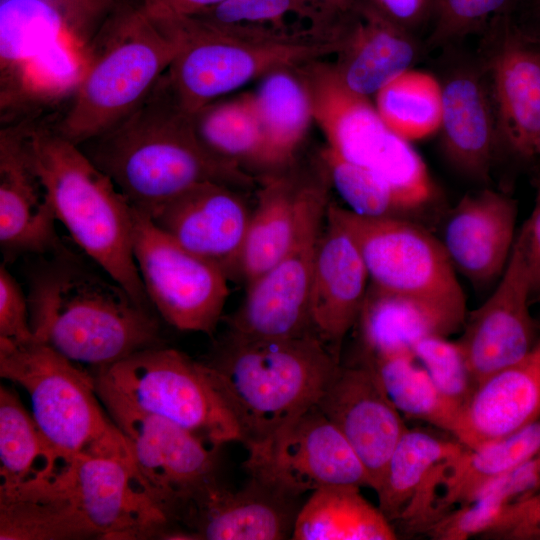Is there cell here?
<instances>
[{
  "label": "cell",
  "instance_id": "cell-1",
  "mask_svg": "<svg viewBox=\"0 0 540 540\" xmlns=\"http://www.w3.org/2000/svg\"><path fill=\"white\" fill-rule=\"evenodd\" d=\"M27 285L35 339L76 364L94 371L163 345L158 314L66 247L39 256Z\"/></svg>",
  "mask_w": 540,
  "mask_h": 540
},
{
  "label": "cell",
  "instance_id": "cell-2",
  "mask_svg": "<svg viewBox=\"0 0 540 540\" xmlns=\"http://www.w3.org/2000/svg\"><path fill=\"white\" fill-rule=\"evenodd\" d=\"M130 205L149 217L204 182L245 188L254 179L213 157L200 143L191 115L174 101L162 77L127 118L80 145Z\"/></svg>",
  "mask_w": 540,
  "mask_h": 540
},
{
  "label": "cell",
  "instance_id": "cell-3",
  "mask_svg": "<svg viewBox=\"0 0 540 540\" xmlns=\"http://www.w3.org/2000/svg\"><path fill=\"white\" fill-rule=\"evenodd\" d=\"M87 56L71 100L52 127L76 145L132 114L169 68L181 45L168 20L122 0L85 44Z\"/></svg>",
  "mask_w": 540,
  "mask_h": 540
},
{
  "label": "cell",
  "instance_id": "cell-4",
  "mask_svg": "<svg viewBox=\"0 0 540 540\" xmlns=\"http://www.w3.org/2000/svg\"><path fill=\"white\" fill-rule=\"evenodd\" d=\"M340 362L312 334L247 339L227 333L205 363L248 449L315 405Z\"/></svg>",
  "mask_w": 540,
  "mask_h": 540
},
{
  "label": "cell",
  "instance_id": "cell-5",
  "mask_svg": "<svg viewBox=\"0 0 540 540\" xmlns=\"http://www.w3.org/2000/svg\"><path fill=\"white\" fill-rule=\"evenodd\" d=\"M24 122L36 169L57 220L92 262L137 303L155 311L133 255L128 200L78 145L51 124Z\"/></svg>",
  "mask_w": 540,
  "mask_h": 540
},
{
  "label": "cell",
  "instance_id": "cell-6",
  "mask_svg": "<svg viewBox=\"0 0 540 540\" xmlns=\"http://www.w3.org/2000/svg\"><path fill=\"white\" fill-rule=\"evenodd\" d=\"M169 21L176 27L181 45L162 80L189 115L276 69L296 68L339 50L337 39L312 31L231 28L196 17Z\"/></svg>",
  "mask_w": 540,
  "mask_h": 540
},
{
  "label": "cell",
  "instance_id": "cell-7",
  "mask_svg": "<svg viewBox=\"0 0 540 540\" xmlns=\"http://www.w3.org/2000/svg\"><path fill=\"white\" fill-rule=\"evenodd\" d=\"M0 376L26 391L33 419L64 458L133 461L124 435L101 408L92 373L49 345L0 338Z\"/></svg>",
  "mask_w": 540,
  "mask_h": 540
},
{
  "label": "cell",
  "instance_id": "cell-8",
  "mask_svg": "<svg viewBox=\"0 0 540 540\" xmlns=\"http://www.w3.org/2000/svg\"><path fill=\"white\" fill-rule=\"evenodd\" d=\"M98 396L168 420L210 446L241 442L237 421L205 362L164 347L92 372Z\"/></svg>",
  "mask_w": 540,
  "mask_h": 540
},
{
  "label": "cell",
  "instance_id": "cell-9",
  "mask_svg": "<svg viewBox=\"0 0 540 540\" xmlns=\"http://www.w3.org/2000/svg\"><path fill=\"white\" fill-rule=\"evenodd\" d=\"M309 91L314 122L329 149L388 184L407 212L426 204L434 187L422 157L382 120L370 98L348 89L333 65L319 60L297 67Z\"/></svg>",
  "mask_w": 540,
  "mask_h": 540
},
{
  "label": "cell",
  "instance_id": "cell-10",
  "mask_svg": "<svg viewBox=\"0 0 540 540\" xmlns=\"http://www.w3.org/2000/svg\"><path fill=\"white\" fill-rule=\"evenodd\" d=\"M327 216L353 238L370 285L428 303L465 323L466 298L441 240L399 216H362L330 202Z\"/></svg>",
  "mask_w": 540,
  "mask_h": 540
},
{
  "label": "cell",
  "instance_id": "cell-11",
  "mask_svg": "<svg viewBox=\"0 0 540 540\" xmlns=\"http://www.w3.org/2000/svg\"><path fill=\"white\" fill-rule=\"evenodd\" d=\"M325 178L302 182L295 236L288 252L267 272L247 284L238 310L228 319V333L247 339H281L313 334L310 290L318 242L325 221Z\"/></svg>",
  "mask_w": 540,
  "mask_h": 540
},
{
  "label": "cell",
  "instance_id": "cell-12",
  "mask_svg": "<svg viewBox=\"0 0 540 540\" xmlns=\"http://www.w3.org/2000/svg\"><path fill=\"white\" fill-rule=\"evenodd\" d=\"M132 218L134 259L157 314L178 330L212 335L229 295L225 272L187 250L133 207Z\"/></svg>",
  "mask_w": 540,
  "mask_h": 540
},
{
  "label": "cell",
  "instance_id": "cell-13",
  "mask_svg": "<svg viewBox=\"0 0 540 540\" xmlns=\"http://www.w3.org/2000/svg\"><path fill=\"white\" fill-rule=\"evenodd\" d=\"M247 451L249 477L293 498L329 486L371 488L363 464L316 404Z\"/></svg>",
  "mask_w": 540,
  "mask_h": 540
},
{
  "label": "cell",
  "instance_id": "cell-14",
  "mask_svg": "<svg viewBox=\"0 0 540 540\" xmlns=\"http://www.w3.org/2000/svg\"><path fill=\"white\" fill-rule=\"evenodd\" d=\"M481 71L492 97L500 141L521 157L536 154L540 131V29L508 12L484 31Z\"/></svg>",
  "mask_w": 540,
  "mask_h": 540
},
{
  "label": "cell",
  "instance_id": "cell-15",
  "mask_svg": "<svg viewBox=\"0 0 540 540\" xmlns=\"http://www.w3.org/2000/svg\"><path fill=\"white\" fill-rule=\"evenodd\" d=\"M58 478L98 539H164L171 530L133 461L76 456Z\"/></svg>",
  "mask_w": 540,
  "mask_h": 540
},
{
  "label": "cell",
  "instance_id": "cell-16",
  "mask_svg": "<svg viewBox=\"0 0 540 540\" xmlns=\"http://www.w3.org/2000/svg\"><path fill=\"white\" fill-rule=\"evenodd\" d=\"M99 398L124 435L137 471L168 521L182 498L217 478L219 448L168 420L114 398Z\"/></svg>",
  "mask_w": 540,
  "mask_h": 540
},
{
  "label": "cell",
  "instance_id": "cell-17",
  "mask_svg": "<svg viewBox=\"0 0 540 540\" xmlns=\"http://www.w3.org/2000/svg\"><path fill=\"white\" fill-rule=\"evenodd\" d=\"M298 500L251 477L237 491L216 478L182 498L172 509L169 523L181 539H288L302 505Z\"/></svg>",
  "mask_w": 540,
  "mask_h": 540
},
{
  "label": "cell",
  "instance_id": "cell-18",
  "mask_svg": "<svg viewBox=\"0 0 540 540\" xmlns=\"http://www.w3.org/2000/svg\"><path fill=\"white\" fill-rule=\"evenodd\" d=\"M316 405L347 440L376 491L408 427L370 365L358 356L350 363L340 362Z\"/></svg>",
  "mask_w": 540,
  "mask_h": 540
},
{
  "label": "cell",
  "instance_id": "cell-19",
  "mask_svg": "<svg viewBox=\"0 0 540 540\" xmlns=\"http://www.w3.org/2000/svg\"><path fill=\"white\" fill-rule=\"evenodd\" d=\"M56 214L36 169L26 124L0 130V248L7 264L22 255H47L65 246Z\"/></svg>",
  "mask_w": 540,
  "mask_h": 540
},
{
  "label": "cell",
  "instance_id": "cell-20",
  "mask_svg": "<svg viewBox=\"0 0 540 540\" xmlns=\"http://www.w3.org/2000/svg\"><path fill=\"white\" fill-rule=\"evenodd\" d=\"M530 303L528 273L515 239L495 290L466 316L463 334L457 340L476 385L488 375L518 362L536 345Z\"/></svg>",
  "mask_w": 540,
  "mask_h": 540
},
{
  "label": "cell",
  "instance_id": "cell-21",
  "mask_svg": "<svg viewBox=\"0 0 540 540\" xmlns=\"http://www.w3.org/2000/svg\"><path fill=\"white\" fill-rule=\"evenodd\" d=\"M465 448L454 437L407 428L375 491L387 519L408 531L424 533L440 517L438 500L446 469Z\"/></svg>",
  "mask_w": 540,
  "mask_h": 540
},
{
  "label": "cell",
  "instance_id": "cell-22",
  "mask_svg": "<svg viewBox=\"0 0 540 540\" xmlns=\"http://www.w3.org/2000/svg\"><path fill=\"white\" fill-rule=\"evenodd\" d=\"M239 188L204 182L150 216L163 232L192 253L234 276L251 212Z\"/></svg>",
  "mask_w": 540,
  "mask_h": 540
},
{
  "label": "cell",
  "instance_id": "cell-23",
  "mask_svg": "<svg viewBox=\"0 0 540 540\" xmlns=\"http://www.w3.org/2000/svg\"><path fill=\"white\" fill-rule=\"evenodd\" d=\"M326 222L313 269L310 322L313 334L340 362L343 341L359 318L369 275L350 234L327 213Z\"/></svg>",
  "mask_w": 540,
  "mask_h": 540
},
{
  "label": "cell",
  "instance_id": "cell-24",
  "mask_svg": "<svg viewBox=\"0 0 540 540\" xmlns=\"http://www.w3.org/2000/svg\"><path fill=\"white\" fill-rule=\"evenodd\" d=\"M516 217V202L495 190L462 197L441 240L454 269L478 287L500 278L514 246Z\"/></svg>",
  "mask_w": 540,
  "mask_h": 540
},
{
  "label": "cell",
  "instance_id": "cell-25",
  "mask_svg": "<svg viewBox=\"0 0 540 540\" xmlns=\"http://www.w3.org/2000/svg\"><path fill=\"white\" fill-rule=\"evenodd\" d=\"M337 60L332 63L351 91L370 97L417 59L418 45L410 30L393 22L368 0H357L338 25Z\"/></svg>",
  "mask_w": 540,
  "mask_h": 540
},
{
  "label": "cell",
  "instance_id": "cell-26",
  "mask_svg": "<svg viewBox=\"0 0 540 540\" xmlns=\"http://www.w3.org/2000/svg\"><path fill=\"white\" fill-rule=\"evenodd\" d=\"M540 418V341L521 360L481 380L459 410L452 437L472 449Z\"/></svg>",
  "mask_w": 540,
  "mask_h": 540
},
{
  "label": "cell",
  "instance_id": "cell-27",
  "mask_svg": "<svg viewBox=\"0 0 540 540\" xmlns=\"http://www.w3.org/2000/svg\"><path fill=\"white\" fill-rule=\"evenodd\" d=\"M442 91L439 132L447 160L472 180H488L500 136L483 72L459 68L442 83Z\"/></svg>",
  "mask_w": 540,
  "mask_h": 540
},
{
  "label": "cell",
  "instance_id": "cell-28",
  "mask_svg": "<svg viewBox=\"0 0 540 540\" xmlns=\"http://www.w3.org/2000/svg\"><path fill=\"white\" fill-rule=\"evenodd\" d=\"M463 325V321L438 307L369 284L355 327L359 352L378 355L412 352L418 340L448 337Z\"/></svg>",
  "mask_w": 540,
  "mask_h": 540
},
{
  "label": "cell",
  "instance_id": "cell-29",
  "mask_svg": "<svg viewBox=\"0 0 540 540\" xmlns=\"http://www.w3.org/2000/svg\"><path fill=\"white\" fill-rule=\"evenodd\" d=\"M97 534L61 484L58 474L36 483L0 488L1 540H78Z\"/></svg>",
  "mask_w": 540,
  "mask_h": 540
},
{
  "label": "cell",
  "instance_id": "cell-30",
  "mask_svg": "<svg viewBox=\"0 0 540 540\" xmlns=\"http://www.w3.org/2000/svg\"><path fill=\"white\" fill-rule=\"evenodd\" d=\"M301 184L281 174L263 179L234 273L246 284L267 272L290 249Z\"/></svg>",
  "mask_w": 540,
  "mask_h": 540
},
{
  "label": "cell",
  "instance_id": "cell-31",
  "mask_svg": "<svg viewBox=\"0 0 540 540\" xmlns=\"http://www.w3.org/2000/svg\"><path fill=\"white\" fill-rule=\"evenodd\" d=\"M359 486L337 485L318 489L301 505L294 540H394V525L371 504Z\"/></svg>",
  "mask_w": 540,
  "mask_h": 540
},
{
  "label": "cell",
  "instance_id": "cell-32",
  "mask_svg": "<svg viewBox=\"0 0 540 540\" xmlns=\"http://www.w3.org/2000/svg\"><path fill=\"white\" fill-rule=\"evenodd\" d=\"M263 131L268 168L290 163L314 122L307 86L296 68L276 69L253 93Z\"/></svg>",
  "mask_w": 540,
  "mask_h": 540
},
{
  "label": "cell",
  "instance_id": "cell-33",
  "mask_svg": "<svg viewBox=\"0 0 540 540\" xmlns=\"http://www.w3.org/2000/svg\"><path fill=\"white\" fill-rule=\"evenodd\" d=\"M540 451V418L507 436L465 450L445 472L438 500L440 518L467 504L489 483Z\"/></svg>",
  "mask_w": 540,
  "mask_h": 540
},
{
  "label": "cell",
  "instance_id": "cell-34",
  "mask_svg": "<svg viewBox=\"0 0 540 540\" xmlns=\"http://www.w3.org/2000/svg\"><path fill=\"white\" fill-rule=\"evenodd\" d=\"M70 460L48 442L18 395L1 385L0 488H15L50 479Z\"/></svg>",
  "mask_w": 540,
  "mask_h": 540
},
{
  "label": "cell",
  "instance_id": "cell-35",
  "mask_svg": "<svg viewBox=\"0 0 540 540\" xmlns=\"http://www.w3.org/2000/svg\"><path fill=\"white\" fill-rule=\"evenodd\" d=\"M203 147L219 161L243 169L267 167L266 148L253 93L215 101L191 115Z\"/></svg>",
  "mask_w": 540,
  "mask_h": 540
},
{
  "label": "cell",
  "instance_id": "cell-36",
  "mask_svg": "<svg viewBox=\"0 0 540 540\" xmlns=\"http://www.w3.org/2000/svg\"><path fill=\"white\" fill-rule=\"evenodd\" d=\"M358 357L370 365L387 397L401 415L451 434L456 414L412 352L378 355L359 352Z\"/></svg>",
  "mask_w": 540,
  "mask_h": 540
},
{
  "label": "cell",
  "instance_id": "cell-37",
  "mask_svg": "<svg viewBox=\"0 0 540 540\" xmlns=\"http://www.w3.org/2000/svg\"><path fill=\"white\" fill-rule=\"evenodd\" d=\"M374 96V105L382 120L403 139L420 140L440 130L442 83L432 74L408 69Z\"/></svg>",
  "mask_w": 540,
  "mask_h": 540
},
{
  "label": "cell",
  "instance_id": "cell-38",
  "mask_svg": "<svg viewBox=\"0 0 540 540\" xmlns=\"http://www.w3.org/2000/svg\"><path fill=\"white\" fill-rule=\"evenodd\" d=\"M321 156L330 182L351 211L369 217L407 212L395 191L369 170L345 160L328 147Z\"/></svg>",
  "mask_w": 540,
  "mask_h": 540
},
{
  "label": "cell",
  "instance_id": "cell-39",
  "mask_svg": "<svg viewBox=\"0 0 540 540\" xmlns=\"http://www.w3.org/2000/svg\"><path fill=\"white\" fill-rule=\"evenodd\" d=\"M411 350L457 416L476 386L458 341L428 336L418 340Z\"/></svg>",
  "mask_w": 540,
  "mask_h": 540
},
{
  "label": "cell",
  "instance_id": "cell-40",
  "mask_svg": "<svg viewBox=\"0 0 540 540\" xmlns=\"http://www.w3.org/2000/svg\"><path fill=\"white\" fill-rule=\"evenodd\" d=\"M304 20L296 0H224L220 4L191 17L223 26L283 33L310 30L290 26L287 19Z\"/></svg>",
  "mask_w": 540,
  "mask_h": 540
},
{
  "label": "cell",
  "instance_id": "cell-41",
  "mask_svg": "<svg viewBox=\"0 0 540 540\" xmlns=\"http://www.w3.org/2000/svg\"><path fill=\"white\" fill-rule=\"evenodd\" d=\"M510 3L511 0H433L429 45H447L484 32L495 18L508 12Z\"/></svg>",
  "mask_w": 540,
  "mask_h": 540
},
{
  "label": "cell",
  "instance_id": "cell-42",
  "mask_svg": "<svg viewBox=\"0 0 540 540\" xmlns=\"http://www.w3.org/2000/svg\"><path fill=\"white\" fill-rule=\"evenodd\" d=\"M0 338L17 343L36 340L30 324L27 294L4 262L0 266Z\"/></svg>",
  "mask_w": 540,
  "mask_h": 540
},
{
  "label": "cell",
  "instance_id": "cell-43",
  "mask_svg": "<svg viewBox=\"0 0 540 540\" xmlns=\"http://www.w3.org/2000/svg\"><path fill=\"white\" fill-rule=\"evenodd\" d=\"M485 539L527 540L540 538V490L508 505Z\"/></svg>",
  "mask_w": 540,
  "mask_h": 540
},
{
  "label": "cell",
  "instance_id": "cell-44",
  "mask_svg": "<svg viewBox=\"0 0 540 540\" xmlns=\"http://www.w3.org/2000/svg\"><path fill=\"white\" fill-rule=\"evenodd\" d=\"M122 0H62L63 10L73 32L87 43L106 16Z\"/></svg>",
  "mask_w": 540,
  "mask_h": 540
},
{
  "label": "cell",
  "instance_id": "cell-45",
  "mask_svg": "<svg viewBox=\"0 0 540 540\" xmlns=\"http://www.w3.org/2000/svg\"><path fill=\"white\" fill-rule=\"evenodd\" d=\"M516 241L521 247L528 273L531 302L540 303V186L532 213Z\"/></svg>",
  "mask_w": 540,
  "mask_h": 540
},
{
  "label": "cell",
  "instance_id": "cell-46",
  "mask_svg": "<svg viewBox=\"0 0 540 540\" xmlns=\"http://www.w3.org/2000/svg\"><path fill=\"white\" fill-rule=\"evenodd\" d=\"M357 0H296L312 31L333 36L338 25L352 12Z\"/></svg>",
  "mask_w": 540,
  "mask_h": 540
},
{
  "label": "cell",
  "instance_id": "cell-47",
  "mask_svg": "<svg viewBox=\"0 0 540 540\" xmlns=\"http://www.w3.org/2000/svg\"><path fill=\"white\" fill-rule=\"evenodd\" d=\"M378 11L410 30L432 13L433 0H368Z\"/></svg>",
  "mask_w": 540,
  "mask_h": 540
},
{
  "label": "cell",
  "instance_id": "cell-48",
  "mask_svg": "<svg viewBox=\"0 0 540 540\" xmlns=\"http://www.w3.org/2000/svg\"><path fill=\"white\" fill-rule=\"evenodd\" d=\"M146 14L157 20L198 15L224 0H136Z\"/></svg>",
  "mask_w": 540,
  "mask_h": 540
},
{
  "label": "cell",
  "instance_id": "cell-49",
  "mask_svg": "<svg viewBox=\"0 0 540 540\" xmlns=\"http://www.w3.org/2000/svg\"><path fill=\"white\" fill-rule=\"evenodd\" d=\"M533 22L540 29V8H534V20Z\"/></svg>",
  "mask_w": 540,
  "mask_h": 540
},
{
  "label": "cell",
  "instance_id": "cell-50",
  "mask_svg": "<svg viewBox=\"0 0 540 540\" xmlns=\"http://www.w3.org/2000/svg\"><path fill=\"white\" fill-rule=\"evenodd\" d=\"M535 151L536 153L540 154V131L537 135L536 142H535Z\"/></svg>",
  "mask_w": 540,
  "mask_h": 540
},
{
  "label": "cell",
  "instance_id": "cell-51",
  "mask_svg": "<svg viewBox=\"0 0 540 540\" xmlns=\"http://www.w3.org/2000/svg\"><path fill=\"white\" fill-rule=\"evenodd\" d=\"M533 8H540V0H534Z\"/></svg>",
  "mask_w": 540,
  "mask_h": 540
}]
</instances>
